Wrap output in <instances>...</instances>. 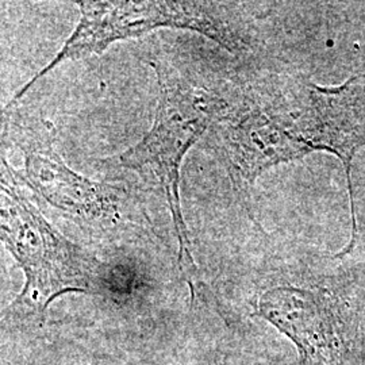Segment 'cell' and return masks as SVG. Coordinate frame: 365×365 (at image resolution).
Segmentation results:
<instances>
[{
    "instance_id": "cell-1",
    "label": "cell",
    "mask_w": 365,
    "mask_h": 365,
    "mask_svg": "<svg viewBox=\"0 0 365 365\" xmlns=\"http://www.w3.org/2000/svg\"><path fill=\"white\" fill-rule=\"evenodd\" d=\"M24 188L25 180L10 167L0 144V241L25 274L24 289L4 318L42 322L58 297L99 292L105 272L103 264L53 227Z\"/></svg>"
},
{
    "instance_id": "cell-7",
    "label": "cell",
    "mask_w": 365,
    "mask_h": 365,
    "mask_svg": "<svg viewBox=\"0 0 365 365\" xmlns=\"http://www.w3.org/2000/svg\"><path fill=\"white\" fill-rule=\"evenodd\" d=\"M232 168L247 182L277 164L306 156L313 150L294 129L292 113L256 110L229 120L225 131Z\"/></svg>"
},
{
    "instance_id": "cell-5",
    "label": "cell",
    "mask_w": 365,
    "mask_h": 365,
    "mask_svg": "<svg viewBox=\"0 0 365 365\" xmlns=\"http://www.w3.org/2000/svg\"><path fill=\"white\" fill-rule=\"evenodd\" d=\"M257 313L292 341L298 365L342 363L339 322L327 294L295 286L271 288L261 295Z\"/></svg>"
},
{
    "instance_id": "cell-6",
    "label": "cell",
    "mask_w": 365,
    "mask_h": 365,
    "mask_svg": "<svg viewBox=\"0 0 365 365\" xmlns=\"http://www.w3.org/2000/svg\"><path fill=\"white\" fill-rule=\"evenodd\" d=\"M22 149L26 167L24 180L56 209L87 221L117 215L113 191L71 170L54 150L51 137H27Z\"/></svg>"
},
{
    "instance_id": "cell-3",
    "label": "cell",
    "mask_w": 365,
    "mask_h": 365,
    "mask_svg": "<svg viewBox=\"0 0 365 365\" xmlns=\"http://www.w3.org/2000/svg\"><path fill=\"white\" fill-rule=\"evenodd\" d=\"M80 21L61 51L26 86L14 95L4 111L16 105L29 90L68 60H80L106 51L119 39L135 38L157 27L195 29L232 46L227 34L205 18L200 4L182 1H76Z\"/></svg>"
},
{
    "instance_id": "cell-2",
    "label": "cell",
    "mask_w": 365,
    "mask_h": 365,
    "mask_svg": "<svg viewBox=\"0 0 365 365\" xmlns=\"http://www.w3.org/2000/svg\"><path fill=\"white\" fill-rule=\"evenodd\" d=\"M150 66L160 87L153 125L140 143L117 156V161L163 191L179 241V264L192 288L196 268L180 206V170L188 150L210 123L221 117L225 105L218 96L185 80L168 64L152 61Z\"/></svg>"
},
{
    "instance_id": "cell-4",
    "label": "cell",
    "mask_w": 365,
    "mask_h": 365,
    "mask_svg": "<svg viewBox=\"0 0 365 365\" xmlns=\"http://www.w3.org/2000/svg\"><path fill=\"white\" fill-rule=\"evenodd\" d=\"M295 130L312 150H327L342 161L351 197L353 233L348 253L357 235L356 207L353 197V157L365 146V78H352L339 87L307 86L304 105L292 113Z\"/></svg>"
}]
</instances>
